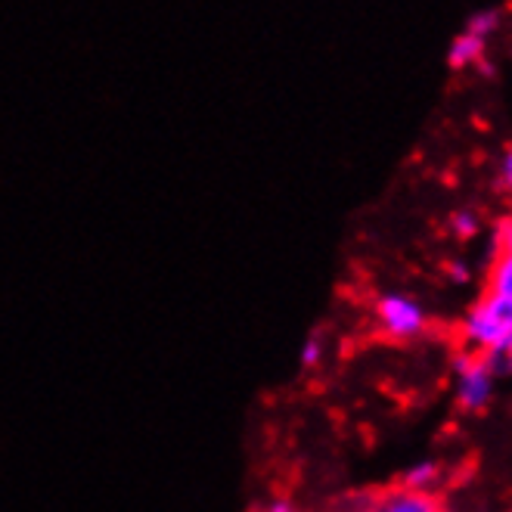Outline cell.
<instances>
[{
  "instance_id": "1",
  "label": "cell",
  "mask_w": 512,
  "mask_h": 512,
  "mask_svg": "<svg viewBox=\"0 0 512 512\" xmlns=\"http://www.w3.org/2000/svg\"><path fill=\"white\" fill-rule=\"evenodd\" d=\"M454 373H457V401L466 413H481L494 398V376L485 364V357L460 351L454 357Z\"/></svg>"
},
{
  "instance_id": "2",
  "label": "cell",
  "mask_w": 512,
  "mask_h": 512,
  "mask_svg": "<svg viewBox=\"0 0 512 512\" xmlns=\"http://www.w3.org/2000/svg\"><path fill=\"white\" fill-rule=\"evenodd\" d=\"M376 320L391 339H416L426 329V311L407 295H382L376 305Z\"/></svg>"
},
{
  "instance_id": "3",
  "label": "cell",
  "mask_w": 512,
  "mask_h": 512,
  "mask_svg": "<svg viewBox=\"0 0 512 512\" xmlns=\"http://www.w3.org/2000/svg\"><path fill=\"white\" fill-rule=\"evenodd\" d=\"M506 336H509V326H503L497 317H491V311L481 305V301H475V305L469 308V314L460 326L463 351H472V354L500 351Z\"/></svg>"
},
{
  "instance_id": "4",
  "label": "cell",
  "mask_w": 512,
  "mask_h": 512,
  "mask_svg": "<svg viewBox=\"0 0 512 512\" xmlns=\"http://www.w3.org/2000/svg\"><path fill=\"white\" fill-rule=\"evenodd\" d=\"M376 512H441V503L435 494H423V491H407V488H395L388 491Z\"/></svg>"
},
{
  "instance_id": "5",
  "label": "cell",
  "mask_w": 512,
  "mask_h": 512,
  "mask_svg": "<svg viewBox=\"0 0 512 512\" xmlns=\"http://www.w3.org/2000/svg\"><path fill=\"white\" fill-rule=\"evenodd\" d=\"M447 63L454 69H469V66H478L485 63V41L463 32L450 41V50H447Z\"/></svg>"
},
{
  "instance_id": "6",
  "label": "cell",
  "mask_w": 512,
  "mask_h": 512,
  "mask_svg": "<svg viewBox=\"0 0 512 512\" xmlns=\"http://www.w3.org/2000/svg\"><path fill=\"white\" fill-rule=\"evenodd\" d=\"M438 478H441V466H438L435 460H429V463H416L413 469H407V472H404L401 488L432 494V488L438 485Z\"/></svg>"
},
{
  "instance_id": "7",
  "label": "cell",
  "mask_w": 512,
  "mask_h": 512,
  "mask_svg": "<svg viewBox=\"0 0 512 512\" xmlns=\"http://www.w3.org/2000/svg\"><path fill=\"white\" fill-rule=\"evenodd\" d=\"M488 292L512 298V252H494L488 270Z\"/></svg>"
},
{
  "instance_id": "8",
  "label": "cell",
  "mask_w": 512,
  "mask_h": 512,
  "mask_svg": "<svg viewBox=\"0 0 512 512\" xmlns=\"http://www.w3.org/2000/svg\"><path fill=\"white\" fill-rule=\"evenodd\" d=\"M497 28H500V10H478L466 22V32L481 41H488V35H494Z\"/></svg>"
},
{
  "instance_id": "9",
  "label": "cell",
  "mask_w": 512,
  "mask_h": 512,
  "mask_svg": "<svg viewBox=\"0 0 512 512\" xmlns=\"http://www.w3.org/2000/svg\"><path fill=\"white\" fill-rule=\"evenodd\" d=\"M323 348H326V342L320 336V329H311V333L305 336V345H301V351H298L301 370H314L320 360H323Z\"/></svg>"
},
{
  "instance_id": "10",
  "label": "cell",
  "mask_w": 512,
  "mask_h": 512,
  "mask_svg": "<svg viewBox=\"0 0 512 512\" xmlns=\"http://www.w3.org/2000/svg\"><path fill=\"white\" fill-rule=\"evenodd\" d=\"M478 301L491 311V317H497L503 326H509V329H512V298H506V295H494V292H485Z\"/></svg>"
},
{
  "instance_id": "11",
  "label": "cell",
  "mask_w": 512,
  "mask_h": 512,
  "mask_svg": "<svg viewBox=\"0 0 512 512\" xmlns=\"http://www.w3.org/2000/svg\"><path fill=\"white\" fill-rule=\"evenodd\" d=\"M450 230H454L460 239H472L478 233V218L472 212H457L454 218H450Z\"/></svg>"
},
{
  "instance_id": "12",
  "label": "cell",
  "mask_w": 512,
  "mask_h": 512,
  "mask_svg": "<svg viewBox=\"0 0 512 512\" xmlns=\"http://www.w3.org/2000/svg\"><path fill=\"white\" fill-rule=\"evenodd\" d=\"M494 252H512V215L500 221L497 227V243H494Z\"/></svg>"
},
{
  "instance_id": "13",
  "label": "cell",
  "mask_w": 512,
  "mask_h": 512,
  "mask_svg": "<svg viewBox=\"0 0 512 512\" xmlns=\"http://www.w3.org/2000/svg\"><path fill=\"white\" fill-rule=\"evenodd\" d=\"M258 512H298L289 497H270L258 506Z\"/></svg>"
},
{
  "instance_id": "14",
  "label": "cell",
  "mask_w": 512,
  "mask_h": 512,
  "mask_svg": "<svg viewBox=\"0 0 512 512\" xmlns=\"http://www.w3.org/2000/svg\"><path fill=\"white\" fill-rule=\"evenodd\" d=\"M500 184H503L506 193H512V146L506 149L503 165H500Z\"/></svg>"
},
{
  "instance_id": "15",
  "label": "cell",
  "mask_w": 512,
  "mask_h": 512,
  "mask_svg": "<svg viewBox=\"0 0 512 512\" xmlns=\"http://www.w3.org/2000/svg\"><path fill=\"white\" fill-rule=\"evenodd\" d=\"M447 277L454 280V283H466V280H469V270H466L460 261H450V264H447Z\"/></svg>"
},
{
  "instance_id": "16",
  "label": "cell",
  "mask_w": 512,
  "mask_h": 512,
  "mask_svg": "<svg viewBox=\"0 0 512 512\" xmlns=\"http://www.w3.org/2000/svg\"><path fill=\"white\" fill-rule=\"evenodd\" d=\"M509 360H512V329H509V336H506V342H503V348H500Z\"/></svg>"
},
{
  "instance_id": "17",
  "label": "cell",
  "mask_w": 512,
  "mask_h": 512,
  "mask_svg": "<svg viewBox=\"0 0 512 512\" xmlns=\"http://www.w3.org/2000/svg\"><path fill=\"white\" fill-rule=\"evenodd\" d=\"M364 512H376V506H373V509H364Z\"/></svg>"
}]
</instances>
